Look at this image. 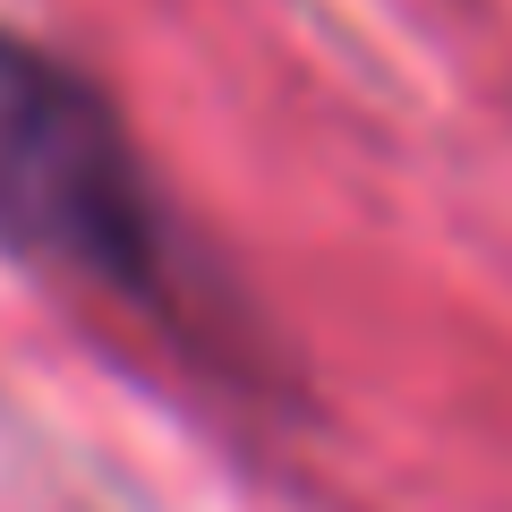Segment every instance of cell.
<instances>
[{"mask_svg": "<svg viewBox=\"0 0 512 512\" xmlns=\"http://www.w3.org/2000/svg\"><path fill=\"white\" fill-rule=\"evenodd\" d=\"M0 239L103 282H154V205L103 103L0 35Z\"/></svg>", "mask_w": 512, "mask_h": 512, "instance_id": "cell-1", "label": "cell"}]
</instances>
